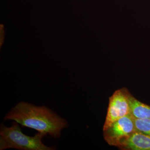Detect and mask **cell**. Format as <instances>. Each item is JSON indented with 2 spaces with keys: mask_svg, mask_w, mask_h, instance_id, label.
<instances>
[{
  "mask_svg": "<svg viewBox=\"0 0 150 150\" xmlns=\"http://www.w3.org/2000/svg\"><path fill=\"white\" fill-rule=\"evenodd\" d=\"M20 124L13 121L7 127L3 123L0 125V150L13 149L19 150H55L54 146L44 144L43 139L46 135L38 132L33 137L23 133Z\"/></svg>",
  "mask_w": 150,
  "mask_h": 150,
  "instance_id": "cell-2",
  "label": "cell"
},
{
  "mask_svg": "<svg viewBox=\"0 0 150 150\" xmlns=\"http://www.w3.org/2000/svg\"><path fill=\"white\" fill-rule=\"evenodd\" d=\"M126 88L118 89L109 98L103 131L122 117L130 114V107Z\"/></svg>",
  "mask_w": 150,
  "mask_h": 150,
  "instance_id": "cell-4",
  "label": "cell"
},
{
  "mask_svg": "<svg viewBox=\"0 0 150 150\" xmlns=\"http://www.w3.org/2000/svg\"><path fill=\"white\" fill-rule=\"evenodd\" d=\"M136 131L133 117L129 114L113 122L103 130V135L108 144L119 147Z\"/></svg>",
  "mask_w": 150,
  "mask_h": 150,
  "instance_id": "cell-3",
  "label": "cell"
},
{
  "mask_svg": "<svg viewBox=\"0 0 150 150\" xmlns=\"http://www.w3.org/2000/svg\"><path fill=\"white\" fill-rule=\"evenodd\" d=\"M4 120L16 121L54 139H59L62 131L69 126L66 119L48 106H37L25 101L17 103L6 114Z\"/></svg>",
  "mask_w": 150,
  "mask_h": 150,
  "instance_id": "cell-1",
  "label": "cell"
},
{
  "mask_svg": "<svg viewBox=\"0 0 150 150\" xmlns=\"http://www.w3.org/2000/svg\"><path fill=\"white\" fill-rule=\"evenodd\" d=\"M131 114L134 118H150V106L139 101L127 91Z\"/></svg>",
  "mask_w": 150,
  "mask_h": 150,
  "instance_id": "cell-6",
  "label": "cell"
},
{
  "mask_svg": "<svg viewBox=\"0 0 150 150\" xmlns=\"http://www.w3.org/2000/svg\"><path fill=\"white\" fill-rule=\"evenodd\" d=\"M133 119L137 132L150 136V118H135L133 117Z\"/></svg>",
  "mask_w": 150,
  "mask_h": 150,
  "instance_id": "cell-7",
  "label": "cell"
},
{
  "mask_svg": "<svg viewBox=\"0 0 150 150\" xmlns=\"http://www.w3.org/2000/svg\"><path fill=\"white\" fill-rule=\"evenodd\" d=\"M119 147L126 150H150V136L136 131Z\"/></svg>",
  "mask_w": 150,
  "mask_h": 150,
  "instance_id": "cell-5",
  "label": "cell"
},
{
  "mask_svg": "<svg viewBox=\"0 0 150 150\" xmlns=\"http://www.w3.org/2000/svg\"><path fill=\"white\" fill-rule=\"evenodd\" d=\"M1 40H0V41H1V44H2L3 40H4V36L3 35H4V27H3V26L2 25H1Z\"/></svg>",
  "mask_w": 150,
  "mask_h": 150,
  "instance_id": "cell-8",
  "label": "cell"
}]
</instances>
